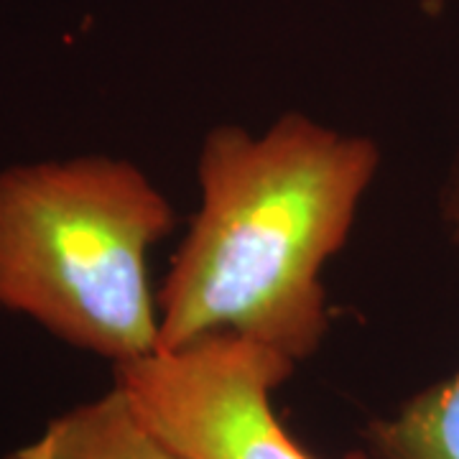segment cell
Segmentation results:
<instances>
[{"instance_id": "obj_1", "label": "cell", "mask_w": 459, "mask_h": 459, "mask_svg": "<svg viewBox=\"0 0 459 459\" xmlns=\"http://www.w3.org/2000/svg\"><path fill=\"white\" fill-rule=\"evenodd\" d=\"M377 166L373 138L301 113L261 133H207L199 210L159 291V350L238 334L309 360L329 332L322 271L347 243Z\"/></svg>"}, {"instance_id": "obj_2", "label": "cell", "mask_w": 459, "mask_h": 459, "mask_svg": "<svg viewBox=\"0 0 459 459\" xmlns=\"http://www.w3.org/2000/svg\"><path fill=\"white\" fill-rule=\"evenodd\" d=\"M177 212L143 169L74 156L0 169V309L113 362L159 350L148 255Z\"/></svg>"}, {"instance_id": "obj_3", "label": "cell", "mask_w": 459, "mask_h": 459, "mask_svg": "<svg viewBox=\"0 0 459 459\" xmlns=\"http://www.w3.org/2000/svg\"><path fill=\"white\" fill-rule=\"evenodd\" d=\"M296 362L238 334H210L115 368V385L186 459H314L283 429L273 391ZM347 459H370L352 452Z\"/></svg>"}, {"instance_id": "obj_4", "label": "cell", "mask_w": 459, "mask_h": 459, "mask_svg": "<svg viewBox=\"0 0 459 459\" xmlns=\"http://www.w3.org/2000/svg\"><path fill=\"white\" fill-rule=\"evenodd\" d=\"M5 459H186L166 444L113 383L108 394L59 413Z\"/></svg>"}, {"instance_id": "obj_5", "label": "cell", "mask_w": 459, "mask_h": 459, "mask_svg": "<svg viewBox=\"0 0 459 459\" xmlns=\"http://www.w3.org/2000/svg\"><path fill=\"white\" fill-rule=\"evenodd\" d=\"M444 220L459 246V161L444 192ZM362 437L370 459H459V370L373 419Z\"/></svg>"}]
</instances>
